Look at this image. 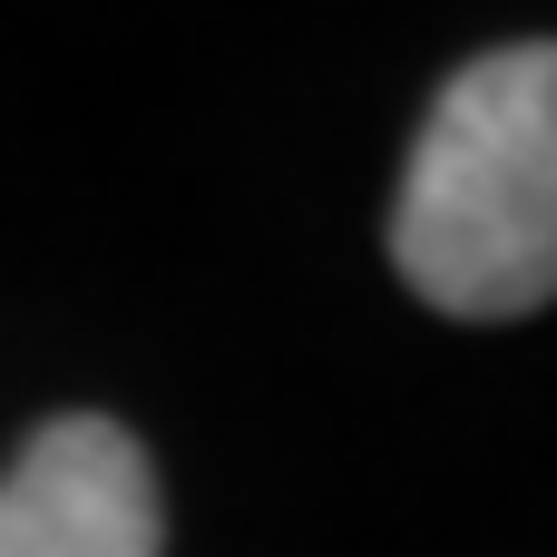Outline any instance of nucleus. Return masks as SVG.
I'll return each instance as SVG.
<instances>
[{"label": "nucleus", "mask_w": 557, "mask_h": 557, "mask_svg": "<svg viewBox=\"0 0 557 557\" xmlns=\"http://www.w3.org/2000/svg\"><path fill=\"white\" fill-rule=\"evenodd\" d=\"M392 274L450 323L557 304V39L460 59L392 196Z\"/></svg>", "instance_id": "1"}, {"label": "nucleus", "mask_w": 557, "mask_h": 557, "mask_svg": "<svg viewBox=\"0 0 557 557\" xmlns=\"http://www.w3.org/2000/svg\"><path fill=\"white\" fill-rule=\"evenodd\" d=\"M157 460L108 411H59L0 470V557H157Z\"/></svg>", "instance_id": "2"}]
</instances>
